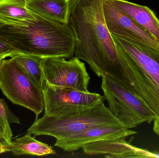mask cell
<instances>
[{
    "instance_id": "cb8c5ba5",
    "label": "cell",
    "mask_w": 159,
    "mask_h": 158,
    "mask_svg": "<svg viewBox=\"0 0 159 158\" xmlns=\"http://www.w3.org/2000/svg\"><path fill=\"white\" fill-rule=\"evenodd\" d=\"M0 1H1V0H0Z\"/></svg>"
},
{
    "instance_id": "277c9868",
    "label": "cell",
    "mask_w": 159,
    "mask_h": 158,
    "mask_svg": "<svg viewBox=\"0 0 159 158\" xmlns=\"http://www.w3.org/2000/svg\"><path fill=\"white\" fill-rule=\"evenodd\" d=\"M106 125H123L102 101L90 109L82 112L61 116L44 115L35 119L27 133L35 136L47 135L59 139L91 127Z\"/></svg>"
},
{
    "instance_id": "5bb4252c",
    "label": "cell",
    "mask_w": 159,
    "mask_h": 158,
    "mask_svg": "<svg viewBox=\"0 0 159 158\" xmlns=\"http://www.w3.org/2000/svg\"><path fill=\"white\" fill-rule=\"evenodd\" d=\"M31 135L27 133L11 141L9 152L16 156L27 155L43 156L56 154V151L51 146L38 141L35 139V136Z\"/></svg>"
},
{
    "instance_id": "6da1fadb",
    "label": "cell",
    "mask_w": 159,
    "mask_h": 158,
    "mask_svg": "<svg viewBox=\"0 0 159 158\" xmlns=\"http://www.w3.org/2000/svg\"><path fill=\"white\" fill-rule=\"evenodd\" d=\"M103 0H69V24L75 38V57L87 62L97 76L119 83L127 62L107 26Z\"/></svg>"
},
{
    "instance_id": "9a60e30c",
    "label": "cell",
    "mask_w": 159,
    "mask_h": 158,
    "mask_svg": "<svg viewBox=\"0 0 159 158\" xmlns=\"http://www.w3.org/2000/svg\"><path fill=\"white\" fill-rule=\"evenodd\" d=\"M34 18V14L27 7V0L0 1V19L20 24Z\"/></svg>"
},
{
    "instance_id": "9c48e42d",
    "label": "cell",
    "mask_w": 159,
    "mask_h": 158,
    "mask_svg": "<svg viewBox=\"0 0 159 158\" xmlns=\"http://www.w3.org/2000/svg\"><path fill=\"white\" fill-rule=\"evenodd\" d=\"M103 9L107 26L112 35L143 44L159 52V41L108 0L103 1Z\"/></svg>"
},
{
    "instance_id": "ac0fdd59",
    "label": "cell",
    "mask_w": 159,
    "mask_h": 158,
    "mask_svg": "<svg viewBox=\"0 0 159 158\" xmlns=\"http://www.w3.org/2000/svg\"><path fill=\"white\" fill-rule=\"evenodd\" d=\"M20 54L0 36V61L7 57H12Z\"/></svg>"
},
{
    "instance_id": "ffe728a7",
    "label": "cell",
    "mask_w": 159,
    "mask_h": 158,
    "mask_svg": "<svg viewBox=\"0 0 159 158\" xmlns=\"http://www.w3.org/2000/svg\"><path fill=\"white\" fill-rule=\"evenodd\" d=\"M153 130L154 132L159 136V119L157 118H156L154 120Z\"/></svg>"
},
{
    "instance_id": "4fadbf2b",
    "label": "cell",
    "mask_w": 159,
    "mask_h": 158,
    "mask_svg": "<svg viewBox=\"0 0 159 158\" xmlns=\"http://www.w3.org/2000/svg\"><path fill=\"white\" fill-rule=\"evenodd\" d=\"M27 7L42 17L68 24L69 0H27Z\"/></svg>"
},
{
    "instance_id": "30bf717a",
    "label": "cell",
    "mask_w": 159,
    "mask_h": 158,
    "mask_svg": "<svg viewBox=\"0 0 159 158\" xmlns=\"http://www.w3.org/2000/svg\"><path fill=\"white\" fill-rule=\"evenodd\" d=\"M123 125H106L91 127L75 134L57 139L55 146L67 152L77 151L90 143L102 140L126 138L137 133Z\"/></svg>"
},
{
    "instance_id": "7402d4cb",
    "label": "cell",
    "mask_w": 159,
    "mask_h": 158,
    "mask_svg": "<svg viewBox=\"0 0 159 158\" xmlns=\"http://www.w3.org/2000/svg\"><path fill=\"white\" fill-rule=\"evenodd\" d=\"M9 23H10V22L9 21L0 19V28L3 25H5V24H9Z\"/></svg>"
},
{
    "instance_id": "ba28073f",
    "label": "cell",
    "mask_w": 159,
    "mask_h": 158,
    "mask_svg": "<svg viewBox=\"0 0 159 158\" xmlns=\"http://www.w3.org/2000/svg\"><path fill=\"white\" fill-rule=\"evenodd\" d=\"M66 59L54 57L43 59V83L89 92L90 77L84 63L75 57L69 60Z\"/></svg>"
},
{
    "instance_id": "603a6c76",
    "label": "cell",
    "mask_w": 159,
    "mask_h": 158,
    "mask_svg": "<svg viewBox=\"0 0 159 158\" xmlns=\"http://www.w3.org/2000/svg\"><path fill=\"white\" fill-rule=\"evenodd\" d=\"M1 61H0V64H1Z\"/></svg>"
},
{
    "instance_id": "7a4b0ae2",
    "label": "cell",
    "mask_w": 159,
    "mask_h": 158,
    "mask_svg": "<svg viewBox=\"0 0 159 158\" xmlns=\"http://www.w3.org/2000/svg\"><path fill=\"white\" fill-rule=\"evenodd\" d=\"M34 14V19L2 26L0 36L20 53L43 58H72L75 38L69 24Z\"/></svg>"
},
{
    "instance_id": "d6986e66",
    "label": "cell",
    "mask_w": 159,
    "mask_h": 158,
    "mask_svg": "<svg viewBox=\"0 0 159 158\" xmlns=\"http://www.w3.org/2000/svg\"><path fill=\"white\" fill-rule=\"evenodd\" d=\"M0 144L9 147L10 146L1 126H0Z\"/></svg>"
},
{
    "instance_id": "2e32d148",
    "label": "cell",
    "mask_w": 159,
    "mask_h": 158,
    "mask_svg": "<svg viewBox=\"0 0 159 158\" xmlns=\"http://www.w3.org/2000/svg\"><path fill=\"white\" fill-rule=\"evenodd\" d=\"M12 57L21 66L32 81L42 89L43 75L41 64L44 58L22 53L16 55Z\"/></svg>"
},
{
    "instance_id": "8992f818",
    "label": "cell",
    "mask_w": 159,
    "mask_h": 158,
    "mask_svg": "<svg viewBox=\"0 0 159 158\" xmlns=\"http://www.w3.org/2000/svg\"><path fill=\"white\" fill-rule=\"evenodd\" d=\"M101 88L113 115L128 129L145 122L151 123L156 117L143 102L110 77H102Z\"/></svg>"
},
{
    "instance_id": "7c38bea8",
    "label": "cell",
    "mask_w": 159,
    "mask_h": 158,
    "mask_svg": "<svg viewBox=\"0 0 159 158\" xmlns=\"http://www.w3.org/2000/svg\"><path fill=\"white\" fill-rule=\"evenodd\" d=\"M108 1L159 41V19L149 7L125 0Z\"/></svg>"
},
{
    "instance_id": "e0dca14e",
    "label": "cell",
    "mask_w": 159,
    "mask_h": 158,
    "mask_svg": "<svg viewBox=\"0 0 159 158\" xmlns=\"http://www.w3.org/2000/svg\"><path fill=\"white\" fill-rule=\"evenodd\" d=\"M11 123L20 124L19 118L12 113L4 99L0 98V126L11 145L13 133L10 127Z\"/></svg>"
},
{
    "instance_id": "3957f363",
    "label": "cell",
    "mask_w": 159,
    "mask_h": 158,
    "mask_svg": "<svg viewBox=\"0 0 159 158\" xmlns=\"http://www.w3.org/2000/svg\"><path fill=\"white\" fill-rule=\"evenodd\" d=\"M112 36L128 62L122 86L159 119V52L138 42Z\"/></svg>"
},
{
    "instance_id": "44dd1931",
    "label": "cell",
    "mask_w": 159,
    "mask_h": 158,
    "mask_svg": "<svg viewBox=\"0 0 159 158\" xmlns=\"http://www.w3.org/2000/svg\"><path fill=\"white\" fill-rule=\"evenodd\" d=\"M7 152H9V147L0 144V155Z\"/></svg>"
},
{
    "instance_id": "52a82bcc",
    "label": "cell",
    "mask_w": 159,
    "mask_h": 158,
    "mask_svg": "<svg viewBox=\"0 0 159 158\" xmlns=\"http://www.w3.org/2000/svg\"><path fill=\"white\" fill-rule=\"evenodd\" d=\"M45 113L57 116L82 112L90 109L102 101L103 96L82 92L74 88L43 83Z\"/></svg>"
},
{
    "instance_id": "5b68a950",
    "label": "cell",
    "mask_w": 159,
    "mask_h": 158,
    "mask_svg": "<svg viewBox=\"0 0 159 158\" xmlns=\"http://www.w3.org/2000/svg\"><path fill=\"white\" fill-rule=\"evenodd\" d=\"M0 89L13 104L33 111L36 119L44 109L43 90L32 81L14 58L1 61Z\"/></svg>"
},
{
    "instance_id": "8fae6325",
    "label": "cell",
    "mask_w": 159,
    "mask_h": 158,
    "mask_svg": "<svg viewBox=\"0 0 159 158\" xmlns=\"http://www.w3.org/2000/svg\"><path fill=\"white\" fill-rule=\"evenodd\" d=\"M83 153L90 156L105 155L106 158H159L154 153L132 145L125 138L97 141L85 145Z\"/></svg>"
}]
</instances>
